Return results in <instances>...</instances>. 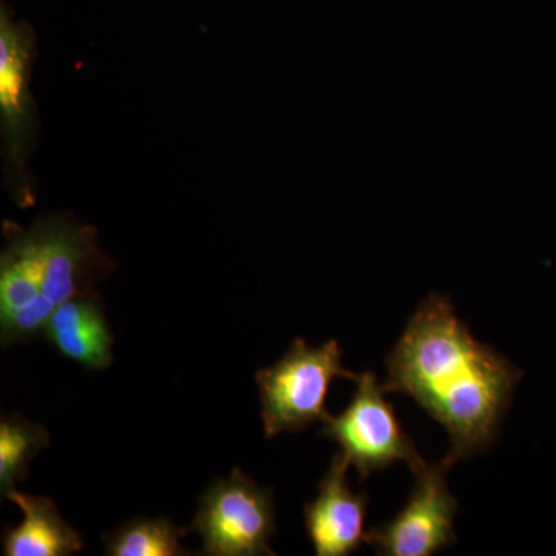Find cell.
Returning a JSON list of instances; mask_svg holds the SVG:
<instances>
[{
	"label": "cell",
	"instance_id": "1",
	"mask_svg": "<svg viewBox=\"0 0 556 556\" xmlns=\"http://www.w3.org/2000/svg\"><path fill=\"white\" fill-rule=\"evenodd\" d=\"M386 393L412 397L447 430L456 464L492 447L522 371L478 342L456 316L452 300L420 303L387 356Z\"/></svg>",
	"mask_w": 556,
	"mask_h": 556
},
{
	"label": "cell",
	"instance_id": "2",
	"mask_svg": "<svg viewBox=\"0 0 556 556\" xmlns=\"http://www.w3.org/2000/svg\"><path fill=\"white\" fill-rule=\"evenodd\" d=\"M97 232L67 217L17 230L0 258V343L30 342L70 299L91 292L105 273Z\"/></svg>",
	"mask_w": 556,
	"mask_h": 556
},
{
	"label": "cell",
	"instance_id": "3",
	"mask_svg": "<svg viewBox=\"0 0 556 556\" xmlns=\"http://www.w3.org/2000/svg\"><path fill=\"white\" fill-rule=\"evenodd\" d=\"M342 357L338 340L314 348L303 339H295L273 367L260 369L255 382L266 438L283 431L298 433L311 424L327 420V397L332 382L336 379L356 382L358 378L357 372L343 367Z\"/></svg>",
	"mask_w": 556,
	"mask_h": 556
},
{
	"label": "cell",
	"instance_id": "4",
	"mask_svg": "<svg viewBox=\"0 0 556 556\" xmlns=\"http://www.w3.org/2000/svg\"><path fill=\"white\" fill-rule=\"evenodd\" d=\"M189 532L203 540L200 555H276L269 546L277 532L273 490L236 468L230 477L207 486Z\"/></svg>",
	"mask_w": 556,
	"mask_h": 556
},
{
	"label": "cell",
	"instance_id": "5",
	"mask_svg": "<svg viewBox=\"0 0 556 556\" xmlns=\"http://www.w3.org/2000/svg\"><path fill=\"white\" fill-rule=\"evenodd\" d=\"M356 383L350 405L338 416L327 417L321 437L338 442L361 481L393 467L399 460L407 463L412 471L422 466L426 460L399 422L396 409L387 401L386 390L375 372H362Z\"/></svg>",
	"mask_w": 556,
	"mask_h": 556
},
{
	"label": "cell",
	"instance_id": "6",
	"mask_svg": "<svg viewBox=\"0 0 556 556\" xmlns=\"http://www.w3.org/2000/svg\"><path fill=\"white\" fill-rule=\"evenodd\" d=\"M455 464L442 459L413 470L415 486L404 508L369 530L367 544L380 556H431L456 543L457 500L447 485Z\"/></svg>",
	"mask_w": 556,
	"mask_h": 556
},
{
	"label": "cell",
	"instance_id": "7",
	"mask_svg": "<svg viewBox=\"0 0 556 556\" xmlns=\"http://www.w3.org/2000/svg\"><path fill=\"white\" fill-rule=\"evenodd\" d=\"M33 31L0 16V112L5 138L7 167L11 190L21 206L33 203L25 174V160L35 135V104L30 91Z\"/></svg>",
	"mask_w": 556,
	"mask_h": 556
},
{
	"label": "cell",
	"instance_id": "8",
	"mask_svg": "<svg viewBox=\"0 0 556 556\" xmlns=\"http://www.w3.org/2000/svg\"><path fill=\"white\" fill-rule=\"evenodd\" d=\"M348 467L343 453H336L318 484L316 500L303 507L306 532L317 556L351 555L367 543L369 497L351 490Z\"/></svg>",
	"mask_w": 556,
	"mask_h": 556
},
{
	"label": "cell",
	"instance_id": "9",
	"mask_svg": "<svg viewBox=\"0 0 556 556\" xmlns=\"http://www.w3.org/2000/svg\"><path fill=\"white\" fill-rule=\"evenodd\" d=\"M58 353L87 369H105L113 358V334L104 306L93 292L62 303L42 329Z\"/></svg>",
	"mask_w": 556,
	"mask_h": 556
},
{
	"label": "cell",
	"instance_id": "10",
	"mask_svg": "<svg viewBox=\"0 0 556 556\" xmlns=\"http://www.w3.org/2000/svg\"><path fill=\"white\" fill-rule=\"evenodd\" d=\"M21 508L22 521L3 530L5 556H68L84 551L83 536L62 519L49 497L25 495L16 489L5 496Z\"/></svg>",
	"mask_w": 556,
	"mask_h": 556
},
{
	"label": "cell",
	"instance_id": "11",
	"mask_svg": "<svg viewBox=\"0 0 556 556\" xmlns=\"http://www.w3.org/2000/svg\"><path fill=\"white\" fill-rule=\"evenodd\" d=\"M189 527L181 529L167 518H138L102 536L109 556H185L181 546Z\"/></svg>",
	"mask_w": 556,
	"mask_h": 556
},
{
	"label": "cell",
	"instance_id": "12",
	"mask_svg": "<svg viewBox=\"0 0 556 556\" xmlns=\"http://www.w3.org/2000/svg\"><path fill=\"white\" fill-rule=\"evenodd\" d=\"M46 427L25 417L3 416L0 420V492L5 496L17 482L28 478L31 460L49 447Z\"/></svg>",
	"mask_w": 556,
	"mask_h": 556
}]
</instances>
